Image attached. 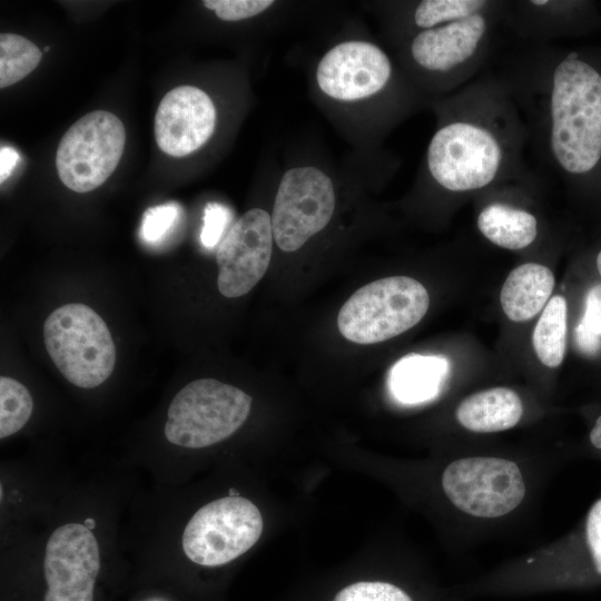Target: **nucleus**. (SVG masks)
<instances>
[{"label":"nucleus","mask_w":601,"mask_h":601,"mask_svg":"<svg viewBox=\"0 0 601 601\" xmlns=\"http://www.w3.org/2000/svg\"><path fill=\"white\" fill-rule=\"evenodd\" d=\"M439 125L425 174L440 193L463 198L504 181L535 180L524 162L528 130L508 87L483 71L436 101Z\"/></svg>","instance_id":"2"},{"label":"nucleus","mask_w":601,"mask_h":601,"mask_svg":"<svg viewBox=\"0 0 601 601\" xmlns=\"http://www.w3.org/2000/svg\"><path fill=\"white\" fill-rule=\"evenodd\" d=\"M230 221L229 210L219 204H208L205 208L200 240L205 247L213 248L219 240L226 225Z\"/></svg>","instance_id":"27"},{"label":"nucleus","mask_w":601,"mask_h":601,"mask_svg":"<svg viewBox=\"0 0 601 601\" xmlns=\"http://www.w3.org/2000/svg\"><path fill=\"white\" fill-rule=\"evenodd\" d=\"M272 216L264 209L247 210L219 242L217 286L228 298L252 290L265 275L273 252Z\"/></svg>","instance_id":"11"},{"label":"nucleus","mask_w":601,"mask_h":601,"mask_svg":"<svg viewBox=\"0 0 601 601\" xmlns=\"http://www.w3.org/2000/svg\"><path fill=\"white\" fill-rule=\"evenodd\" d=\"M574 339L581 353L594 356L601 351V336L590 331L581 321L574 328Z\"/></svg>","instance_id":"30"},{"label":"nucleus","mask_w":601,"mask_h":601,"mask_svg":"<svg viewBox=\"0 0 601 601\" xmlns=\"http://www.w3.org/2000/svg\"><path fill=\"white\" fill-rule=\"evenodd\" d=\"M442 487L459 510L485 519L511 513L525 495V483L518 464L492 456L451 462L443 472Z\"/></svg>","instance_id":"9"},{"label":"nucleus","mask_w":601,"mask_h":601,"mask_svg":"<svg viewBox=\"0 0 601 601\" xmlns=\"http://www.w3.org/2000/svg\"><path fill=\"white\" fill-rule=\"evenodd\" d=\"M46 349L63 377L81 388L104 383L116 364V346L105 321L89 306L56 308L43 324Z\"/></svg>","instance_id":"4"},{"label":"nucleus","mask_w":601,"mask_h":601,"mask_svg":"<svg viewBox=\"0 0 601 601\" xmlns=\"http://www.w3.org/2000/svg\"><path fill=\"white\" fill-rule=\"evenodd\" d=\"M590 442L594 447L601 450V415L597 418L590 432Z\"/></svg>","instance_id":"32"},{"label":"nucleus","mask_w":601,"mask_h":601,"mask_svg":"<svg viewBox=\"0 0 601 601\" xmlns=\"http://www.w3.org/2000/svg\"><path fill=\"white\" fill-rule=\"evenodd\" d=\"M85 525H86V528H88L89 530H91L92 528H95L96 524H95V521H93L92 519H87V520L85 521Z\"/></svg>","instance_id":"34"},{"label":"nucleus","mask_w":601,"mask_h":601,"mask_svg":"<svg viewBox=\"0 0 601 601\" xmlns=\"http://www.w3.org/2000/svg\"><path fill=\"white\" fill-rule=\"evenodd\" d=\"M216 126V109L209 96L194 86L167 92L155 115L158 147L173 157H185L204 146Z\"/></svg>","instance_id":"15"},{"label":"nucleus","mask_w":601,"mask_h":601,"mask_svg":"<svg viewBox=\"0 0 601 601\" xmlns=\"http://www.w3.org/2000/svg\"><path fill=\"white\" fill-rule=\"evenodd\" d=\"M595 266H597V269H598L599 275L601 277V248L599 249V252L597 253V256H595Z\"/></svg>","instance_id":"33"},{"label":"nucleus","mask_w":601,"mask_h":601,"mask_svg":"<svg viewBox=\"0 0 601 601\" xmlns=\"http://www.w3.org/2000/svg\"><path fill=\"white\" fill-rule=\"evenodd\" d=\"M568 305L562 295L550 298L532 333V344L540 362L548 367H558L566 349Z\"/></svg>","instance_id":"20"},{"label":"nucleus","mask_w":601,"mask_h":601,"mask_svg":"<svg viewBox=\"0 0 601 601\" xmlns=\"http://www.w3.org/2000/svg\"><path fill=\"white\" fill-rule=\"evenodd\" d=\"M335 209L331 178L311 166L287 170L280 179L272 214L273 236L284 252H295L329 223Z\"/></svg>","instance_id":"10"},{"label":"nucleus","mask_w":601,"mask_h":601,"mask_svg":"<svg viewBox=\"0 0 601 601\" xmlns=\"http://www.w3.org/2000/svg\"><path fill=\"white\" fill-rule=\"evenodd\" d=\"M18 152L11 147H1L0 149V181L3 183L12 173L17 161Z\"/></svg>","instance_id":"31"},{"label":"nucleus","mask_w":601,"mask_h":601,"mask_svg":"<svg viewBox=\"0 0 601 601\" xmlns=\"http://www.w3.org/2000/svg\"><path fill=\"white\" fill-rule=\"evenodd\" d=\"M394 69L388 56L367 41L336 45L321 59L316 80L328 97L354 101L373 97L388 88Z\"/></svg>","instance_id":"14"},{"label":"nucleus","mask_w":601,"mask_h":601,"mask_svg":"<svg viewBox=\"0 0 601 601\" xmlns=\"http://www.w3.org/2000/svg\"><path fill=\"white\" fill-rule=\"evenodd\" d=\"M203 4L225 21H237L257 16L268 9L272 0H205Z\"/></svg>","instance_id":"25"},{"label":"nucleus","mask_w":601,"mask_h":601,"mask_svg":"<svg viewBox=\"0 0 601 601\" xmlns=\"http://www.w3.org/2000/svg\"><path fill=\"white\" fill-rule=\"evenodd\" d=\"M552 270L542 264L524 263L506 277L500 302L506 317L524 322L535 317L550 300L554 288Z\"/></svg>","instance_id":"17"},{"label":"nucleus","mask_w":601,"mask_h":601,"mask_svg":"<svg viewBox=\"0 0 601 601\" xmlns=\"http://www.w3.org/2000/svg\"><path fill=\"white\" fill-rule=\"evenodd\" d=\"M252 396L214 378H200L173 398L165 424L166 439L183 447L200 449L221 442L247 420Z\"/></svg>","instance_id":"6"},{"label":"nucleus","mask_w":601,"mask_h":601,"mask_svg":"<svg viewBox=\"0 0 601 601\" xmlns=\"http://www.w3.org/2000/svg\"><path fill=\"white\" fill-rule=\"evenodd\" d=\"M494 72L520 110L540 166L601 206V45L518 41Z\"/></svg>","instance_id":"1"},{"label":"nucleus","mask_w":601,"mask_h":601,"mask_svg":"<svg viewBox=\"0 0 601 601\" xmlns=\"http://www.w3.org/2000/svg\"><path fill=\"white\" fill-rule=\"evenodd\" d=\"M33 402L28 388L14 378L0 377V437L20 431L31 416Z\"/></svg>","instance_id":"23"},{"label":"nucleus","mask_w":601,"mask_h":601,"mask_svg":"<svg viewBox=\"0 0 601 601\" xmlns=\"http://www.w3.org/2000/svg\"><path fill=\"white\" fill-rule=\"evenodd\" d=\"M99 569V546L91 531L80 523L59 526L46 545L45 601H93Z\"/></svg>","instance_id":"12"},{"label":"nucleus","mask_w":601,"mask_h":601,"mask_svg":"<svg viewBox=\"0 0 601 601\" xmlns=\"http://www.w3.org/2000/svg\"><path fill=\"white\" fill-rule=\"evenodd\" d=\"M581 322L594 334L601 336V284L589 289Z\"/></svg>","instance_id":"29"},{"label":"nucleus","mask_w":601,"mask_h":601,"mask_svg":"<svg viewBox=\"0 0 601 601\" xmlns=\"http://www.w3.org/2000/svg\"><path fill=\"white\" fill-rule=\"evenodd\" d=\"M508 184L504 181L480 193L485 198L476 216V226L495 246L521 250L539 237L540 220L531 209L509 197Z\"/></svg>","instance_id":"16"},{"label":"nucleus","mask_w":601,"mask_h":601,"mask_svg":"<svg viewBox=\"0 0 601 601\" xmlns=\"http://www.w3.org/2000/svg\"><path fill=\"white\" fill-rule=\"evenodd\" d=\"M41 60L40 49L16 33L0 35V87H9L28 76Z\"/></svg>","instance_id":"22"},{"label":"nucleus","mask_w":601,"mask_h":601,"mask_svg":"<svg viewBox=\"0 0 601 601\" xmlns=\"http://www.w3.org/2000/svg\"><path fill=\"white\" fill-rule=\"evenodd\" d=\"M263 518L243 496H226L200 508L183 533L186 556L204 566L226 564L248 551L260 538Z\"/></svg>","instance_id":"8"},{"label":"nucleus","mask_w":601,"mask_h":601,"mask_svg":"<svg viewBox=\"0 0 601 601\" xmlns=\"http://www.w3.org/2000/svg\"><path fill=\"white\" fill-rule=\"evenodd\" d=\"M501 28L526 43L588 36L601 30V4L594 0H506Z\"/></svg>","instance_id":"13"},{"label":"nucleus","mask_w":601,"mask_h":601,"mask_svg":"<svg viewBox=\"0 0 601 601\" xmlns=\"http://www.w3.org/2000/svg\"><path fill=\"white\" fill-rule=\"evenodd\" d=\"M333 601H412V599L394 584L362 581L342 589Z\"/></svg>","instance_id":"24"},{"label":"nucleus","mask_w":601,"mask_h":601,"mask_svg":"<svg viewBox=\"0 0 601 601\" xmlns=\"http://www.w3.org/2000/svg\"><path fill=\"white\" fill-rule=\"evenodd\" d=\"M523 414L520 396L508 387H493L464 398L456 408L459 423L475 433H494L515 426Z\"/></svg>","instance_id":"19"},{"label":"nucleus","mask_w":601,"mask_h":601,"mask_svg":"<svg viewBox=\"0 0 601 601\" xmlns=\"http://www.w3.org/2000/svg\"><path fill=\"white\" fill-rule=\"evenodd\" d=\"M426 288L407 276H391L358 288L337 316L339 333L356 344H376L415 326L426 314Z\"/></svg>","instance_id":"5"},{"label":"nucleus","mask_w":601,"mask_h":601,"mask_svg":"<svg viewBox=\"0 0 601 601\" xmlns=\"http://www.w3.org/2000/svg\"><path fill=\"white\" fill-rule=\"evenodd\" d=\"M585 538L595 571L601 575V499L588 513Z\"/></svg>","instance_id":"28"},{"label":"nucleus","mask_w":601,"mask_h":601,"mask_svg":"<svg viewBox=\"0 0 601 601\" xmlns=\"http://www.w3.org/2000/svg\"><path fill=\"white\" fill-rule=\"evenodd\" d=\"M506 0L483 11L424 30L404 47V60L423 88L449 96L486 67L495 48Z\"/></svg>","instance_id":"3"},{"label":"nucleus","mask_w":601,"mask_h":601,"mask_svg":"<svg viewBox=\"0 0 601 601\" xmlns=\"http://www.w3.org/2000/svg\"><path fill=\"white\" fill-rule=\"evenodd\" d=\"M492 0H423L408 12L411 37L485 10Z\"/></svg>","instance_id":"21"},{"label":"nucleus","mask_w":601,"mask_h":601,"mask_svg":"<svg viewBox=\"0 0 601 601\" xmlns=\"http://www.w3.org/2000/svg\"><path fill=\"white\" fill-rule=\"evenodd\" d=\"M125 144L126 130L116 115L106 110L85 115L58 145L56 168L60 180L76 193L98 188L115 171Z\"/></svg>","instance_id":"7"},{"label":"nucleus","mask_w":601,"mask_h":601,"mask_svg":"<svg viewBox=\"0 0 601 601\" xmlns=\"http://www.w3.org/2000/svg\"><path fill=\"white\" fill-rule=\"evenodd\" d=\"M449 374V361L440 355L410 354L391 368L388 387L403 404H418L434 398Z\"/></svg>","instance_id":"18"},{"label":"nucleus","mask_w":601,"mask_h":601,"mask_svg":"<svg viewBox=\"0 0 601 601\" xmlns=\"http://www.w3.org/2000/svg\"><path fill=\"white\" fill-rule=\"evenodd\" d=\"M178 207L166 204L149 208L142 218L140 235L146 242L155 243L161 239L173 227L178 217Z\"/></svg>","instance_id":"26"}]
</instances>
